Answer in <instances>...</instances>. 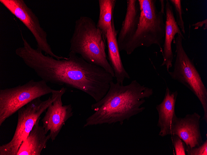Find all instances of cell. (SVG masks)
I'll list each match as a JSON object with an SVG mask.
<instances>
[{"instance_id": "cell-6", "label": "cell", "mask_w": 207, "mask_h": 155, "mask_svg": "<svg viewBox=\"0 0 207 155\" xmlns=\"http://www.w3.org/2000/svg\"><path fill=\"white\" fill-rule=\"evenodd\" d=\"M45 81L31 80L17 86L0 90V126L20 109L37 98L56 91Z\"/></svg>"}, {"instance_id": "cell-5", "label": "cell", "mask_w": 207, "mask_h": 155, "mask_svg": "<svg viewBox=\"0 0 207 155\" xmlns=\"http://www.w3.org/2000/svg\"><path fill=\"white\" fill-rule=\"evenodd\" d=\"M185 40L180 34L173 41L175 47V59L173 71L168 72L171 78L189 89L201 105L204 116L201 120L207 122V89L193 61L187 54L183 45Z\"/></svg>"}, {"instance_id": "cell-7", "label": "cell", "mask_w": 207, "mask_h": 155, "mask_svg": "<svg viewBox=\"0 0 207 155\" xmlns=\"http://www.w3.org/2000/svg\"><path fill=\"white\" fill-rule=\"evenodd\" d=\"M60 89L52 93L45 101L37 98L18 111V120L15 133L11 140L0 146V155H17L19 149L27 138L40 116L57 97Z\"/></svg>"}, {"instance_id": "cell-18", "label": "cell", "mask_w": 207, "mask_h": 155, "mask_svg": "<svg viewBox=\"0 0 207 155\" xmlns=\"http://www.w3.org/2000/svg\"><path fill=\"white\" fill-rule=\"evenodd\" d=\"M171 136V138L175 149V155H186L184 142L177 136L175 135Z\"/></svg>"}, {"instance_id": "cell-13", "label": "cell", "mask_w": 207, "mask_h": 155, "mask_svg": "<svg viewBox=\"0 0 207 155\" xmlns=\"http://www.w3.org/2000/svg\"><path fill=\"white\" fill-rule=\"evenodd\" d=\"M178 94L177 91H172L167 87L163 100L156 107L158 115L157 124L160 129L158 135L162 137L171 135V123L176 115L175 107Z\"/></svg>"}, {"instance_id": "cell-11", "label": "cell", "mask_w": 207, "mask_h": 155, "mask_svg": "<svg viewBox=\"0 0 207 155\" xmlns=\"http://www.w3.org/2000/svg\"><path fill=\"white\" fill-rule=\"evenodd\" d=\"M165 9V35L162 51L163 61L161 66H165L168 72L173 66L174 55L172 49V43L175 39V36L177 34H180L183 38H185L176 23L172 6L169 0H166Z\"/></svg>"}, {"instance_id": "cell-8", "label": "cell", "mask_w": 207, "mask_h": 155, "mask_svg": "<svg viewBox=\"0 0 207 155\" xmlns=\"http://www.w3.org/2000/svg\"><path fill=\"white\" fill-rule=\"evenodd\" d=\"M0 2L31 32L37 42V49L58 60L65 58L53 52L47 42V33L41 27L38 18L24 0H0Z\"/></svg>"}, {"instance_id": "cell-2", "label": "cell", "mask_w": 207, "mask_h": 155, "mask_svg": "<svg viewBox=\"0 0 207 155\" xmlns=\"http://www.w3.org/2000/svg\"><path fill=\"white\" fill-rule=\"evenodd\" d=\"M153 93L152 88L141 84L136 80L126 85L112 81L106 94L91 105L94 112L86 119L83 127L116 123L122 125L125 121L144 110L145 107L141 106L145 99Z\"/></svg>"}, {"instance_id": "cell-1", "label": "cell", "mask_w": 207, "mask_h": 155, "mask_svg": "<svg viewBox=\"0 0 207 155\" xmlns=\"http://www.w3.org/2000/svg\"><path fill=\"white\" fill-rule=\"evenodd\" d=\"M39 75L47 83L81 91L95 102L106 94L114 78L103 68L89 63L70 51L67 57L61 59L45 56L40 64Z\"/></svg>"}, {"instance_id": "cell-14", "label": "cell", "mask_w": 207, "mask_h": 155, "mask_svg": "<svg viewBox=\"0 0 207 155\" xmlns=\"http://www.w3.org/2000/svg\"><path fill=\"white\" fill-rule=\"evenodd\" d=\"M126 1V12L117 38L120 51L135 34L138 27L140 15L138 0Z\"/></svg>"}, {"instance_id": "cell-17", "label": "cell", "mask_w": 207, "mask_h": 155, "mask_svg": "<svg viewBox=\"0 0 207 155\" xmlns=\"http://www.w3.org/2000/svg\"><path fill=\"white\" fill-rule=\"evenodd\" d=\"M171 4H172L174 7L176 14V23L181 31L183 34H185V31L184 22L183 19L182 15L183 11L181 5L182 0H169Z\"/></svg>"}, {"instance_id": "cell-15", "label": "cell", "mask_w": 207, "mask_h": 155, "mask_svg": "<svg viewBox=\"0 0 207 155\" xmlns=\"http://www.w3.org/2000/svg\"><path fill=\"white\" fill-rule=\"evenodd\" d=\"M40 117L32 130L21 144L17 155H40L46 147L51 139L50 134H45L44 128L39 124Z\"/></svg>"}, {"instance_id": "cell-10", "label": "cell", "mask_w": 207, "mask_h": 155, "mask_svg": "<svg viewBox=\"0 0 207 155\" xmlns=\"http://www.w3.org/2000/svg\"><path fill=\"white\" fill-rule=\"evenodd\" d=\"M201 117L196 112L183 118L175 116L171 121V135L177 136L190 148L200 145L203 142L200 129Z\"/></svg>"}, {"instance_id": "cell-20", "label": "cell", "mask_w": 207, "mask_h": 155, "mask_svg": "<svg viewBox=\"0 0 207 155\" xmlns=\"http://www.w3.org/2000/svg\"><path fill=\"white\" fill-rule=\"evenodd\" d=\"M207 19H205L203 21L198 22L195 24H193L192 25V26H194L195 27V29H197L199 27H202L204 25L206 27L207 26Z\"/></svg>"}, {"instance_id": "cell-3", "label": "cell", "mask_w": 207, "mask_h": 155, "mask_svg": "<svg viewBox=\"0 0 207 155\" xmlns=\"http://www.w3.org/2000/svg\"><path fill=\"white\" fill-rule=\"evenodd\" d=\"M105 37L90 18L81 16L75 22L70 51L91 64L99 66L114 77L105 52Z\"/></svg>"}, {"instance_id": "cell-16", "label": "cell", "mask_w": 207, "mask_h": 155, "mask_svg": "<svg viewBox=\"0 0 207 155\" xmlns=\"http://www.w3.org/2000/svg\"><path fill=\"white\" fill-rule=\"evenodd\" d=\"M99 15L97 27L105 36L113 19V12L116 1L99 0Z\"/></svg>"}, {"instance_id": "cell-4", "label": "cell", "mask_w": 207, "mask_h": 155, "mask_svg": "<svg viewBox=\"0 0 207 155\" xmlns=\"http://www.w3.org/2000/svg\"><path fill=\"white\" fill-rule=\"evenodd\" d=\"M140 10L139 23L136 32L131 39L120 50L130 55L137 48L148 47L153 45H161L165 35L164 11H158L156 0H138Z\"/></svg>"}, {"instance_id": "cell-19", "label": "cell", "mask_w": 207, "mask_h": 155, "mask_svg": "<svg viewBox=\"0 0 207 155\" xmlns=\"http://www.w3.org/2000/svg\"><path fill=\"white\" fill-rule=\"evenodd\" d=\"M185 150L187 155H207V140L200 145L193 148L185 145Z\"/></svg>"}, {"instance_id": "cell-12", "label": "cell", "mask_w": 207, "mask_h": 155, "mask_svg": "<svg viewBox=\"0 0 207 155\" xmlns=\"http://www.w3.org/2000/svg\"><path fill=\"white\" fill-rule=\"evenodd\" d=\"M117 33L113 19L105 36L108 49V59L113 70L117 82L123 84L124 80L130 79V77L121 61L117 41Z\"/></svg>"}, {"instance_id": "cell-9", "label": "cell", "mask_w": 207, "mask_h": 155, "mask_svg": "<svg viewBox=\"0 0 207 155\" xmlns=\"http://www.w3.org/2000/svg\"><path fill=\"white\" fill-rule=\"evenodd\" d=\"M66 88L60 89L57 97L48 107L42 119L45 134L50 131L51 140H55L66 121L73 115L71 104L64 105L62 97Z\"/></svg>"}]
</instances>
